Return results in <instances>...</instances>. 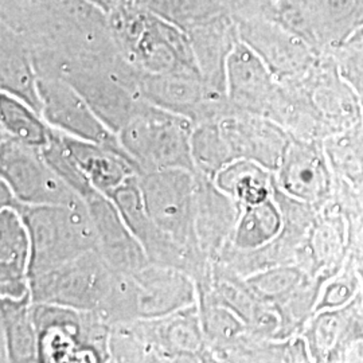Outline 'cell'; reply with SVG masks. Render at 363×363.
Segmentation results:
<instances>
[{
  "label": "cell",
  "mask_w": 363,
  "mask_h": 363,
  "mask_svg": "<svg viewBox=\"0 0 363 363\" xmlns=\"http://www.w3.org/2000/svg\"><path fill=\"white\" fill-rule=\"evenodd\" d=\"M1 125L3 132L33 147L43 148L52 139V130H48L25 106L4 96L1 101Z\"/></svg>",
  "instance_id": "29"
},
{
  "label": "cell",
  "mask_w": 363,
  "mask_h": 363,
  "mask_svg": "<svg viewBox=\"0 0 363 363\" xmlns=\"http://www.w3.org/2000/svg\"><path fill=\"white\" fill-rule=\"evenodd\" d=\"M31 242L22 216L0 208V296L21 298L30 294Z\"/></svg>",
  "instance_id": "15"
},
{
  "label": "cell",
  "mask_w": 363,
  "mask_h": 363,
  "mask_svg": "<svg viewBox=\"0 0 363 363\" xmlns=\"http://www.w3.org/2000/svg\"><path fill=\"white\" fill-rule=\"evenodd\" d=\"M310 273L295 264L277 265L247 276V286L261 303L272 307L284 301Z\"/></svg>",
  "instance_id": "26"
},
{
  "label": "cell",
  "mask_w": 363,
  "mask_h": 363,
  "mask_svg": "<svg viewBox=\"0 0 363 363\" xmlns=\"http://www.w3.org/2000/svg\"><path fill=\"white\" fill-rule=\"evenodd\" d=\"M48 115L52 124L64 130L62 133L65 135L125 152L120 143L118 135L101 124L88 111V108L81 104V101L70 93H64L58 89L52 91L49 96Z\"/></svg>",
  "instance_id": "20"
},
{
  "label": "cell",
  "mask_w": 363,
  "mask_h": 363,
  "mask_svg": "<svg viewBox=\"0 0 363 363\" xmlns=\"http://www.w3.org/2000/svg\"><path fill=\"white\" fill-rule=\"evenodd\" d=\"M347 220V238L351 256H363V211L345 214Z\"/></svg>",
  "instance_id": "34"
},
{
  "label": "cell",
  "mask_w": 363,
  "mask_h": 363,
  "mask_svg": "<svg viewBox=\"0 0 363 363\" xmlns=\"http://www.w3.org/2000/svg\"><path fill=\"white\" fill-rule=\"evenodd\" d=\"M349 256L347 220L337 203L331 201L319 208L298 265L311 276L325 281L340 271Z\"/></svg>",
  "instance_id": "14"
},
{
  "label": "cell",
  "mask_w": 363,
  "mask_h": 363,
  "mask_svg": "<svg viewBox=\"0 0 363 363\" xmlns=\"http://www.w3.org/2000/svg\"><path fill=\"white\" fill-rule=\"evenodd\" d=\"M362 291V283L352 256H349L340 271L327 279L316 304V312L335 310L347 306Z\"/></svg>",
  "instance_id": "31"
},
{
  "label": "cell",
  "mask_w": 363,
  "mask_h": 363,
  "mask_svg": "<svg viewBox=\"0 0 363 363\" xmlns=\"http://www.w3.org/2000/svg\"><path fill=\"white\" fill-rule=\"evenodd\" d=\"M30 294L0 298V323L4 355L1 362H38V335Z\"/></svg>",
  "instance_id": "19"
},
{
  "label": "cell",
  "mask_w": 363,
  "mask_h": 363,
  "mask_svg": "<svg viewBox=\"0 0 363 363\" xmlns=\"http://www.w3.org/2000/svg\"><path fill=\"white\" fill-rule=\"evenodd\" d=\"M31 308L38 362H111L112 325L99 313L46 303H35Z\"/></svg>",
  "instance_id": "2"
},
{
  "label": "cell",
  "mask_w": 363,
  "mask_h": 363,
  "mask_svg": "<svg viewBox=\"0 0 363 363\" xmlns=\"http://www.w3.org/2000/svg\"><path fill=\"white\" fill-rule=\"evenodd\" d=\"M283 229V214L271 198L257 205L241 206L230 242L225 247L252 252L268 245Z\"/></svg>",
  "instance_id": "21"
},
{
  "label": "cell",
  "mask_w": 363,
  "mask_h": 363,
  "mask_svg": "<svg viewBox=\"0 0 363 363\" xmlns=\"http://www.w3.org/2000/svg\"><path fill=\"white\" fill-rule=\"evenodd\" d=\"M234 103L244 112L267 117L276 104L281 84L273 73L249 52L237 54L230 73Z\"/></svg>",
  "instance_id": "17"
},
{
  "label": "cell",
  "mask_w": 363,
  "mask_h": 363,
  "mask_svg": "<svg viewBox=\"0 0 363 363\" xmlns=\"http://www.w3.org/2000/svg\"><path fill=\"white\" fill-rule=\"evenodd\" d=\"M331 55L340 76L359 96L363 104V38H351Z\"/></svg>",
  "instance_id": "33"
},
{
  "label": "cell",
  "mask_w": 363,
  "mask_h": 363,
  "mask_svg": "<svg viewBox=\"0 0 363 363\" xmlns=\"http://www.w3.org/2000/svg\"><path fill=\"white\" fill-rule=\"evenodd\" d=\"M0 174L18 201L26 205H76L82 202L45 159L42 148L1 133Z\"/></svg>",
  "instance_id": "5"
},
{
  "label": "cell",
  "mask_w": 363,
  "mask_h": 363,
  "mask_svg": "<svg viewBox=\"0 0 363 363\" xmlns=\"http://www.w3.org/2000/svg\"><path fill=\"white\" fill-rule=\"evenodd\" d=\"M60 135L79 169L101 194L108 196L128 178L140 174L136 162L125 152L103 144L81 140L62 132Z\"/></svg>",
  "instance_id": "16"
},
{
  "label": "cell",
  "mask_w": 363,
  "mask_h": 363,
  "mask_svg": "<svg viewBox=\"0 0 363 363\" xmlns=\"http://www.w3.org/2000/svg\"><path fill=\"white\" fill-rule=\"evenodd\" d=\"M0 208L16 210L26 223L31 242L30 277L97 250V234L84 201L70 206L26 205L1 181Z\"/></svg>",
  "instance_id": "1"
},
{
  "label": "cell",
  "mask_w": 363,
  "mask_h": 363,
  "mask_svg": "<svg viewBox=\"0 0 363 363\" xmlns=\"http://www.w3.org/2000/svg\"><path fill=\"white\" fill-rule=\"evenodd\" d=\"M323 147L334 179L363 203V123L327 138Z\"/></svg>",
  "instance_id": "22"
},
{
  "label": "cell",
  "mask_w": 363,
  "mask_h": 363,
  "mask_svg": "<svg viewBox=\"0 0 363 363\" xmlns=\"http://www.w3.org/2000/svg\"><path fill=\"white\" fill-rule=\"evenodd\" d=\"M276 186L286 195L322 208L334 198L335 181L323 142L291 136L281 163L274 172Z\"/></svg>",
  "instance_id": "9"
},
{
  "label": "cell",
  "mask_w": 363,
  "mask_h": 363,
  "mask_svg": "<svg viewBox=\"0 0 363 363\" xmlns=\"http://www.w3.org/2000/svg\"><path fill=\"white\" fill-rule=\"evenodd\" d=\"M363 363V291L350 303V318L345 334L328 363Z\"/></svg>",
  "instance_id": "32"
},
{
  "label": "cell",
  "mask_w": 363,
  "mask_h": 363,
  "mask_svg": "<svg viewBox=\"0 0 363 363\" xmlns=\"http://www.w3.org/2000/svg\"><path fill=\"white\" fill-rule=\"evenodd\" d=\"M352 38H363V27L359 30V31H358V33H357V34H355V35H354V37H352Z\"/></svg>",
  "instance_id": "36"
},
{
  "label": "cell",
  "mask_w": 363,
  "mask_h": 363,
  "mask_svg": "<svg viewBox=\"0 0 363 363\" xmlns=\"http://www.w3.org/2000/svg\"><path fill=\"white\" fill-rule=\"evenodd\" d=\"M132 274L136 320L162 318L198 303L194 279L181 269L148 264Z\"/></svg>",
  "instance_id": "11"
},
{
  "label": "cell",
  "mask_w": 363,
  "mask_h": 363,
  "mask_svg": "<svg viewBox=\"0 0 363 363\" xmlns=\"http://www.w3.org/2000/svg\"><path fill=\"white\" fill-rule=\"evenodd\" d=\"M154 352L155 362H216L203 333L198 303L155 319L130 322Z\"/></svg>",
  "instance_id": "8"
},
{
  "label": "cell",
  "mask_w": 363,
  "mask_h": 363,
  "mask_svg": "<svg viewBox=\"0 0 363 363\" xmlns=\"http://www.w3.org/2000/svg\"><path fill=\"white\" fill-rule=\"evenodd\" d=\"M220 133L232 160H249L276 172L291 135L271 118L241 111L240 115L223 118Z\"/></svg>",
  "instance_id": "10"
},
{
  "label": "cell",
  "mask_w": 363,
  "mask_h": 363,
  "mask_svg": "<svg viewBox=\"0 0 363 363\" xmlns=\"http://www.w3.org/2000/svg\"><path fill=\"white\" fill-rule=\"evenodd\" d=\"M214 182L241 206L257 205L273 196L274 172L249 160H234L220 169Z\"/></svg>",
  "instance_id": "23"
},
{
  "label": "cell",
  "mask_w": 363,
  "mask_h": 363,
  "mask_svg": "<svg viewBox=\"0 0 363 363\" xmlns=\"http://www.w3.org/2000/svg\"><path fill=\"white\" fill-rule=\"evenodd\" d=\"M108 198L115 203L121 218L143 247L147 238L155 230L156 225L145 208L139 175L128 178L108 195Z\"/></svg>",
  "instance_id": "27"
},
{
  "label": "cell",
  "mask_w": 363,
  "mask_h": 363,
  "mask_svg": "<svg viewBox=\"0 0 363 363\" xmlns=\"http://www.w3.org/2000/svg\"><path fill=\"white\" fill-rule=\"evenodd\" d=\"M85 203L97 234V252L113 271L135 273L151 264L111 198L97 191Z\"/></svg>",
  "instance_id": "13"
},
{
  "label": "cell",
  "mask_w": 363,
  "mask_h": 363,
  "mask_svg": "<svg viewBox=\"0 0 363 363\" xmlns=\"http://www.w3.org/2000/svg\"><path fill=\"white\" fill-rule=\"evenodd\" d=\"M296 81L322 124L325 139L363 123L362 100L342 78L331 54L320 55L310 72Z\"/></svg>",
  "instance_id": "7"
},
{
  "label": "cell",
  "mask_w": 363,
  "mask_h": 363,
  "mask_svg": "<svg viewBox=\"0 0 363 363\" xmlns=\"http://www.w3.org/2000/svg\"><path fill=\"white\" fill-rule=\"evenodd\" d=\"M350 318V303L342 308L316 312L303 328L312 363H328L345 334Z\"/></svg>",
  "instance_id": "25"
},
{
  "label": "cell",
  "mask_w": 363,
  "mask_h": 363,
  "mask_svg": "<svg viewBox=\"0 0 363 363\" xmlns=\"http://www.w3.org/2000/svg\"><path fill=\"white\" fill-rule=\"evenodd\" d=\"M320 55L331 54L363 27V0H310Z\"/></svg>",
  "instance_id": "18"
},
{
  "label": "cell",
  "mask_w": 363,
  "mask_h": 363,
  "mask_svg": "<svg viewBox=\"0 0 363 363\" xmlns=\"http://www.w3.org/2000/svg\"><path fill=\"white\" fill-rule=\"evenodd\" d=\"M241 205L214 179L195 171V233L201 252L211 262L230 242Z\"/></svg>",
  "instance_id": "12"
},
{
  "label": "cell",
  "mask_w": 363,
  "mask_h": 363,
  "mask_svg": "<svg viewBox=\"0 0 363 363\" xmlns=\"http://www.w3.org/2000/svg\"><path fill=\"white\" fill-rule=\"evenodd\" d=\"M352 257H354V256H352ZM354 261H355V267H357V271H358V274H359V279H361V283H362L363 291V256H358V257H354Z\"/></svg>",
  "instance_id": "35"
},
{
  "label": "cell",
  "mask_w": 363,
  "mask_h": 363,
  "mask_svg": "<svg viewBox=\"0 0 363 363\" xmlns=\"http://www.w3.org/2000/svg\"><path fill=\"white\" fill-rule=\"evenodd\" d=\"M191 133L184 123L175 118L140 116L123 125L118 139L140 172L160 169L195 171Z\"/></svg>",
  "instance_id": "6"
},
{
  "label": "cell",
  "mask_w": 363,
  "mask_h": 363,
  "mask_svg": "<svg viewBox=\"0 0 363 363\" xmlns=\"http://www.w3.org/2000/svg\"><path fill=\"white\" fill-rule=\"evenodd\" d=\"M113 271L97 250H91L48 272L30 277L31 303H46L99 313L108 298Z\"/></svg>",
  "instance_id": "3"
},
{
  "label": "cell",
  "mask_w": 363,
  "mask_h": 363,
  "mask_svg": "<svg viewBox=\"0 0 363 363\" xmlns=\"http://www.w3.org/2000/svg\"><path fill=\"white\" fill-rule=\"evenodd\" d=\"M191 155L195 171L211 179L220 169L232 163V156L220 133V125H205L191 133Z\"/></svg>",
  "instance_id": "28"
},
{
  "label": "cell",
  "mask_w": 363,
  "mask_h": 363,
  "mask_svg": "<svg viewBox=\"0 0 363 363\" xmlns=\"http://www.w3.org/2000/svg\"><path fill=\"white\" fill-rule=\"evenodd\" d=\"M42 152L52 169L81 199H84V202L94 193H97L82 169H79L76 159L67 150L60 133L52 130V139L48 145L42 148Z\"/></svg>",
  "instance_id": "30"
},
{
  "label": "cell",
  "mask_w": 363,
  "mask_h": 363,
  "mask_svg": "<svg viewBox=\"0 0 363 363\" xmlns=\"http://www.w3.org/2000/svg\"><path fill=\"white\" fill-rule=\"evenodd\" d=\"M139 182L145 208L156 228L191 253L205 256L195 233V171H142Z\"/></svg>",
  "instance_id": "4"
},
{
  "label": "cell",
  "mask_w": 363,
  "mask_h": 363,
  "mask_svg": "<svg viewBox=\"0 0 363 363\" xmlns=\"http://www.w3.org/2000/svg\"><path fill=\"white\" fill-rule=\"evenodd\" d=\"M198 306L208 349L216 362H226L228 355L247 337V325L233 311L214 301L199 298Z\"/></svg>",
  "instance_id": "24"
}]
</instances>
